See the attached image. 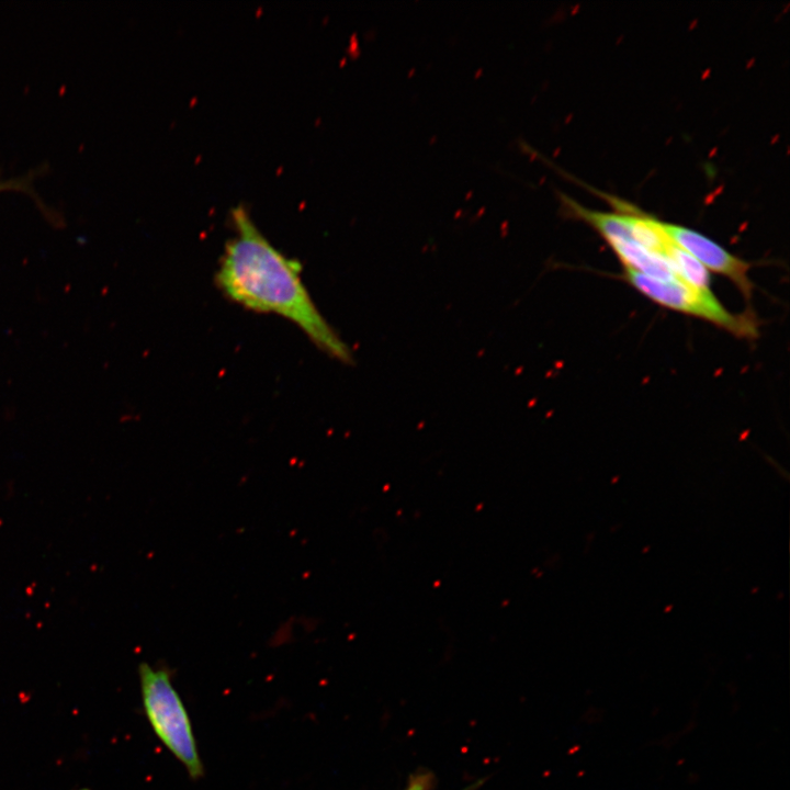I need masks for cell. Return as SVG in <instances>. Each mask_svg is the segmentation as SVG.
Here are the masks:
<instances>
[{"label": "cell", "instance_id": "6", "mask_svg": "<svg viewBox=\"0 0 790 790\" xmlns=\"http://www.w3.org/2000/svg\"><path fill=\"white\" fill-rule=\"evenodd\" d=\"M8 191L31 193L33 192V189L29 177L9 179L0 178V193Z\"/></svg>", "mask_w": 790, "mask_h": 790}, {"label": "cell", "instance_id": "2", "mask_svg": "<svg viewBox=\"0 0 790 790\" xmlns=\"http://www.w3.org/2000/svg\"><path fill=\"white\" fill-rule=\"evenodd\" d=\"M138 670L143 704L153 730L190 776L199 778L203 768L190 720L169 673L146 663H142Z\"/></svg>", "mask_w": 790, "mask_h": 790}, {"label": "cell", "instance_id": "5", "mask_svg": "<svg viewBox=\"0 0 790 790\" xmlns=\"http://www.w3.org/2000/svg\"><path fill=\"white\" fill-rule=\"evenodd\" d=\"M624 268L632 269L645 275L659 280L680 281L668 261L655 255L633 240H613L608 242Z\"/></svg>", "mask_w": 790, "mask_h": 790}, {"label": "cell", "instance_id": "7", "mask_svg": "<svg viewBox=\"0 0 790 790\" xmlns=\"http://www.w3.org/2000/svg\"><path fill=\"white\" fill-rule=\"evenodd\" d=\"M405 790H430V779L428 775H418L413 778Z\"/></svg>", "mask_w": 790, "mask_h": 790}, {"label": "cell", "instance_id": "3", "mask_svg": "<svg viewBox=\"0 0 790 790\" xmlns=\"http://www.w3.org/2000/svg\"><path fill=\"white\" fill-rule=\"evenodd\" d=\"M623 279L661 306L698 317L737 337L755 338L758 334L753 315L729 312L711 290H700L678 280L655 279L628 268Z\"/></svg>", "mask_w": 790, "mask_h": 790}, {"label": "cell", "instance_id": "8", "mask_svg": "<svg viewBox=\"0 0 790 790\" xmlns=\"http://www.w3.org/2000/svg\"><path fill=\"white\" fill-rule=\"evenodd\" d=\"M80 790H88V789H80Z\"/></svg>", "mask_w": 790, "mask_h": 790}, {"label": "cell", "instance_id": "4", "mask_svg": "<svg viewBox=\"0 0 790 790\" xmlns=\"http://www.w3.org/2000/svg\"><path fill=\"white\" fill-rule=\"evenodd\" d=\"M659 226L675 245L691 255L708 271L730 279L747 300L751 298L754 284L748 276V262L693 229L662 221Z\"/></svg>", "mask_w": 790, "mask_h": 790}, {"label": "cell", "instance_id": "1", "mask_svg": "<svg viewBox=\"0 0 790 790\" xmlns=\"http://www.w3.org/2000/svg\"><path fill=\"white\" fill-rule=\"evenodd\" d=\"M232 219L235 233L215 273L218 290L247 309L290 320L327 356L352 364L351 349L323 316L304 284L301 263L276 249L241 206L233 210Z\"/></svg>", "mask_w": 790, "mask_h": 790}]
</instances>
